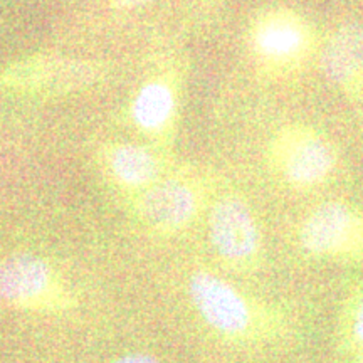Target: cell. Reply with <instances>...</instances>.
Listing matches in <instances>:
<instances>
[{
  "label": "cell",
  "instance_id": "6da1fadb",
  "mask_svg": "<svg viewBox=\"0 0 363 363\" xmlns=\"http://www.w3.org/2000/svg\"><path fill=\"white\" fill-rule=\"evenodd\" d=\"M0 303L27 313L59 315L74 308L76 298L51 262L22 252L0 259Z\"/></svg>",
  "mask_w": 363,
  "mask_h": 363
},
{
  "label": "cell",
  "instance_id": "7a4b0ae2",
  "mask_svg": "<svg viewBox=\"0 0 363 363\" xmlns=\"http://www.w3.org/2000/svg\"><path fill=\"white\" fill-rule=\"evenodd\" d=\"M267 162L272 174L288 187L313 189L333 174L337 153L321 131L296 123L276 131L267 147Z\"/></svg>",
  "mask_w": 363,
  "mask_h": 363
},
{
  "label": "cell",
  "instance_id": "3957f363",
  "mask_svg": "<svg viewBox=\"0 0 363 363\" xmlns=\"http://www.w3.org/2000/svg\"><path fill=\"white\" fill-rule=\"evenodd\" d=\"M189 294L203 323L220 337L244 342L264 330V318L256 303L214 272L195 271L189 278Z\"/></svg>",
  "mask_w": 363,
  "mask_h": 363
},
{
  "label": "cell",
  "instance_id": "277c9868",
  "mask_svg": "<svg viewBox=\"0 0 363 363\" xmlns=\"http://www.w3.org/2000/svg\"><path fill=\"white\" fill-rule=\"evenodd\" d=\"M249 48L257 65L274 74L296 71L315 49V33L306 19L289 9L261 12L249 27Z\"/></svg>",
  "mask_w": 363,
  "mask_h": 363
},
{
  "label": "cell",
  "instance_id": "5b68a950",
  "mask_svg": "<svg viewBox=\"0 0 363 363\" xmlns=\"http://www.w3.org/2000/svg\"><path fill=\"white\" fill-rule=\"evenodd\" d=\"M298 244L311 257L362 262L363 211L343 201L320 203L299 224Z\"/></svg>",
  "mask_w": 363,
  "mask_h": 363
},
{
  "label": "cell",
  "instance_id": "8992f818",
  "mask_svg": "<svg viewBox=\"0 0 363 363\" xmlns=\"http://www.w3.org/2000/svg\"><path fill=\"white\" fill-rule=\"evenodd\" d=\"M103 76L101 67L91 61L38 54L0 69V88L34 96H59L88 89Z\"/></svg>",
  "mask_w": 363,
  "mask_h": 363
},
{
  "label": "cell",
  "instance_id": "52a82bcc",
  "mask_svg": "<svg viewBox=\"0 0 363 363\" xmlns=\"http://www.w3.org/2000/svg\"><path fill=\"white\" fill-rule=\"evenodd\" d=\"M208 238L217 256L235 269L254 267L261 256V227L247 202L238 195H225L211 208Z\"/></svg>",
  "mask_w": 363,
  "mask_h": 363
},
{
  "label": "cell",
  "instance_id": "ba28073f",
  "mask_svg": "<svg viewBox=\"0 0 363 363\" xmlns=\"http://www.w3.org/2000/svg\"><path fill=\"white\" fill-rule=\"evenodd\" d=\"M201 211V194L187 180L163 179L142 190L135 214L145 227L162 235L187 229Z\"/></svg>",
  "mask_w": 363,
  "mask_h": 363
},
{
  "label": "cell",
  "instance_id": "9c48e42d",
  "mask_svg": "<svg viewBox=\"0 0 363 363\" xmlns=\"http://www.w3.org/2000/svg\"><path fill=\"white\" fill-rule=\"evenodd\" d=\"M321 67L335 88L348 98L363 99V27H337L321 49Z\"/></svg>",
  "mask_w": 363,
  "mask_h": 363
},
{
  "label": "cell",
  "instance_id": "30bf717a",
  "mask_svg": "<svg viewBox=\"0 0 363 363\" xmlns=\"http://www.w3.org/2000/svg\"><path fill=\"white\" fill-rule=\"evenodd\" d=\"M104 163L115 182L126 189L145 190L160 180V162L138 145L120 143L106 150Z\"/></svg>",
  "mask_w": 363,
  "mask_h": 363
},
{
  "label": "cell",
  "instance_id": "8fae6325",
  "mask_svg": "<svg viewBox=\"0 0 363 363\" xmlns=\"http://www.w3.org/2000/svg\"><path fill=\"white\" fill-rule=\"evenodd\" d=\"M175 113V94L169 84L162 81L147 83L136 94L133 101L135 123L150 133L165 130Z\"/></svg>",
  "mask_w": 363,
  "mask_h": 363
},
{
  "label": "cell",
  "instance_id": "7c38bea8",
  "mask_svg": "<svg viewBox=\"0 0 363 363\" xmlns=\"http://www.w3.org/2000/svg\"><path fill=\"white\" fill-rule=\"evenodd\" d=\"M340 337L350 350H363V286L345 303L340 316Z\"/></svg>",
  "mask_w": 363,
  "mask_h": 363
},
{
  "label": "cell",
  "instance_id": "4fadbf2b",
  "mask_svg": "<svg viewBox=\"0 0 363 363\" xmlns=\"http://www.w3.org/2000/svg\"><path fill=\"white\" fill-rule=\"evenodd\" d=\"M111 363H160L155 357L147 355V353H130V355L116 358Z\"/></svg>",
  "mask_w": 363,
  "mask_h": 363
},
{
  "label": "cell",
  "instance_id": "5bb4252c",
  "mask_svg": "<svg viewBox=\"0 0 363 363\" xmlns=\"http://www.w3.org/2000/svg\"><path fill=\"white\" fill-rule=\"evenodd\" d=\"M153 2V0H111L113 7L118 11H131V9H140L147 4Z\"/></svg>",
  "mask_w": 363,
  "mask_h": 363
},
{
  "label": "cell",
  "instance_id": "9a60e30c",
  "mask_svg": "<svg viewBox=\"0 0 363 363\" xmlns=\"http://www.w3.org/2000/svg\"><path fill=\"white\" fill-rule=\"evenodd\" d=\"M355 363H363V350L357 352V357H355Z\"/></svg>",
  "mask_w": 363,
  "mask_h": 363
}]
</instances>
